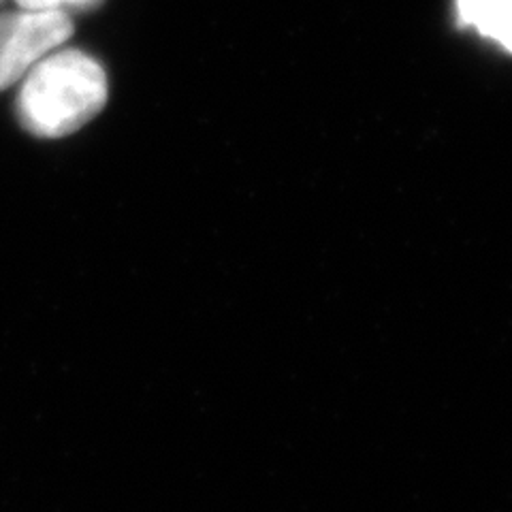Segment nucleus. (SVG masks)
I'll return each mask as SVG.
<instances>
[{"label": "nucleus", "mask_w": 512, "mask_h": 512, "mask_svg": "<svg viewBox=\"0 0 512 512\" xmlns=\"http://www.w3.org/2000/svg\"><path fill=\"white\" fill-rule=\"evenodd\" d=\"M107 92V73L92 56L79 50L52 52L24 75L15 116L35 137H69L101 114Z\"/></svg>", "instance_id": "f257e3e1"}, {"label": "nucleus", "mask_w": 512, "mask_h": 512, "mask_svg": "<svg viewBox=\"0 0 512 512\" xmlns=\"http://www.w3.org/2000/svg\"><path fill=\"white\" fill-rule=\"evenodd\" d=\"M73 20L64 11H28L0 15V90L22 82L39 60L73 37Z\"/></svg>", "instance_id": "f03ea898"}, {"label": "nucleus", "mask_w": 512, "mask_h": 512, "mask_svg": "<svg viewBox=\"0 0 512 512\" xmlns=\"http://www.w3.org/2000/svg\"><path fill=\"white\" fill-rule=\"evenodd\" d=\"M457 11L463 24L512 52V0H457Z\"/></svg>", "instance_id": "7ed1b4c3"}, {"label": "nucleus", "mask_w": 512, "mask_h": 512, "mask_svg": "<svg viewBox=\"0 0 512 512\" xmlns=\"http://www.w3.org/2000/svg\"><path fill=\"white\" fill-rule=\"evenodd\" d=\"M105 0H15L18 9L28 11H64V13H86L99 9Z\"/></svg>", "instance_id": "20e7f679"}, {"label": "nucleus", "mask_w": 512, "mask_h": 512, "mask_svg": "<svg viewBox=\"0 0 512 512\" xmlns=\"http://www.w3.org/2000/svg\"><path fill=\"white\" fill-rule=\"evenodd\" d=\"M0 3H3V0H0Z\"/></svg>", "instance_id": "39448f33"}]
</instances>
